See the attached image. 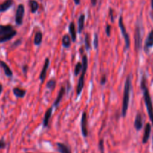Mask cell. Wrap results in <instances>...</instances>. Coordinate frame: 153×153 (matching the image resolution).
<instances>
[{
  "mask_svg": "<svg viewBox=\"0 0 153 153\" xmlns=\"http://www.w3.org/2000/svg\"><path fill=\"white\" fill-rule=\"evenodd\" d=\"M140 88H141V90L143 91V100H144V103L146 105L148 115H149V119H150L151 122H152L153 125V104L149 89H148L147 85H146V78L145 76H143L142 77Z\"/></svg>",
  "mask_w": 153,
  "mask_h": 153,
  "instance_id": "1",
  "label": "cell"
},
{
  "mask_svg": "<svg viewBox=\"0 0 153 153\" xmlns=\"http://www.w3.org/2000/svg\"><path fill=\"white\" fill-rule=\"evenodd\" d=\"M131 74H129L126 78V80L125 82V86H124V93H123V105H122V117H125L126 116L127 111L128 108V105H129L130 100V94H131Z\"/></svg>",
  "mask_w": 153,
  "mask_h": 153,
  "instance_id": "2",
  "label": "cell"
},
{
  "mask_svg": "<svg viewBox=\"0 0 153 153\" xmlns=\"http://www.w3.org/2000/svg\"><path fill=\"white\" fill-rule=\"evenodd\" d=\"M16 34L13 26L10 25H0V43H4L13 38Z\"/></svg>",
  "mask_w": 153,
  "mask_h": 153,
  "instance_id": "3",
  "label": "cell"
},
{
  "mask_svg": "<svg viewBox=\"0 0 153 153\" xmlns=\"http://www.w3.org/2000/svg\"><path fill=\"white\" fill-rule=\"evenodd\" d=\"M82 75H81L80 78L79 79L77 85V88H76V95L79 97L82 92V90L84 88V85H85V76L86 74L87 70H88V57L87 55H84L83 58H82Z\"/></svg>",
  "mask_w": 153,
  "mask_h": 153,
  "instance_id": "4",
  "label": "cell"
},
{
  "mask_svg": "<svg viewBox=\"0 0 153 153\" xmlns=\"http://www.w3.org/2000/svg\"><path fill=\"white\" fill-rule=\"evenodd\" d=\"M119 27L121 30L123 36L124 40H125V49H128L130 47V37L128 34L127 33L125 25H124L123 20V17L120 16L119 19Z\"/></svg>",
  "mask_w": 153,
  "mask_h": 153,
  "instance_id": "5",
  "label": "cell"
},
{
  "mask_svg": "<svg viewBox=\"0 0 153 153\" xmlns=\"http://www.w3.org/2000/svg\"><path fill=\"white\" fill-rule=\"evenodd\" d=\"M134 43H135V49L137 52L140 50L142 46V34L141 28L137 25L135 28V35H134Z\"/></svg>",
  "mask_w": 153,
  "mask_h": 153,
  "instance_id": "6",
  "label": "cell"
},
{
  "mask_svg": "<svg viewBox=\"0 0 153 153\" xmlns=\"http://www.w3.org/2000/svg\"><path fill=\"white\" fill-rule=\"evenodd\" d=\"M24 13H25V7L23 4H19L16 9V14H15V22L16 25H21L22 24Z\"/></svg>",
  "mask_w": 153,
  "mask_h": 153,
  "instance_id": "7",
  "label": "cell"
},
{
  "mask_svg": "<svg viewBox=\"0 0 153 153\" xmlns=\"http://www.w3.org/2000/svg\"><path fill=\"white\" fill-rule=\"evenodd\" d=\"M81 129H82V135L85 137H88V115H87L86 112H84V113L82 114V120H81Z\"/></svg>",
  "mask_w": 153,
  "mask_h": 153,
  "instance_id": "8",
  "label": "cell"
},
{
  "mask_svg": "<svg viewBox=\"0 0 153 153\" xmlns=\"http://www.w3.org/2000/svg\"><path fill=\"white\" fill-rule=\"evenodd\" d=\"M153 47V29L151 30L150 32L148 34L147 37L144 43V51L146 53H149V50Z\"/></svg>",
  "mask_w": 153,
  "mask_h": 153,
  "instance_id": "9",
  "label": "cell"
},
{
  "mask_svg": "<svg viewBox=\"0 0 153 153\" xmlns=\"http://www.w3.org/2000/svg\"><path fill=\"white\" fill-rule=\"evenodd\" d=\"M49 59L48 58H46V59H45V62H44V64H43V68H42L41 72H40V76H39V79H40V82H41L42 83L44 82L45 79H46V73H47V70L48 69H49Z\"/></svg>",
  "mask_w": 153,
  "mask_h": 153,
  "instance_id": "10",
  "label": "cell"
},
{
  "mask_svg": "<svg viewBox=\"0 0 153 153\" xmlns=\"http://www.w3.org/2000/svg\"><path fill=\"white\" fill-rule=\"evenodd\" d=\"M151 131H152V126H151V124L149 123H147L145 126V129H144V133H143V137L142 139V143L143 144L146 143L149 140V137H150L151 134Z\"/></svg>",
  "mask_w": 153,
  "mask_h": 153,
  "instance_id": "11",
  "label": "cell"
},
{
  "mask_svg": "<svg viewBox=\"0 0 153 153\" xmlns=\"http://www.w3.org/2000/svg\"><path fill=\"white\" fill-rule=\"evenodd\" d=\"M143 126V117H142L141 114L137 113L135 117V120H134V126L137 131H140L142 129Z\"/></svg>",
  "mask_w": 153,
  "mask_h": 153,
  "instance_id": "12",
  "label": "cell"
},
{
  "mask_svg": "<svg viewBox=\"0 0 153 153\" xmlns=\"http://www.w3.org/2000/svg\"><path fill=\"white\" fill-rule=\"evenodd\" d=\"M65 92H66V88H64V87H61L59 92H58V97H57V98L55 99V102H54L53 107L58 108V106H59L60 102H61V101L62 100L63 97H64V94H65Z\"/></svg>",
  "mask_w": 153,
  "mask_h": 153,
  "instance_id": "13",
  "label": "cell"
},
{
  "mask_svg": "<svg viewBox=\"0 0 153 153\" xmlns=\"http://www.w3.org/2000/svg\"><path fill=\"white\" fill-rule=\"evenodd\" d=\"M52 111H53V108L50 107L49 108H48L46 110V113H45L44 115V117H43V127H47L48 125H49V121L50 120L51 116H52Z\"/></svg>",
  "mask_w": 153,
  "mask_h": 153,
  "instance_id": "14",
  "label": "cell"
},
{
  "mask_svg": "<svg viewBox=\"0 0 153 153\" xmlns=\"http://www.w3.org/2000/svg\"><path fill=\"white\" fill-rule=\"evenodd\" d=\"M69 32L70 34V38L73 42L76 41V38H77V35H76V26H75L74 22H72L69 25Z\"/></svg>",
  "mask_w": 153,
  "mask_h": 153,
  "instance_id": "15",
  "label": "cell"
},
{
  "mask_svg": "<svg viewBox=\"0 0 153 153\" xmlns=\"http://www.w3.org/2000/svg\"><path fill=\"white\" fill-rule=\"evenodd\" d=\"M57 149L60 153H72L71 149L68 146L63 143H57Z\"/></svg>",
  "mask_w": 153,
  "mask_h": 153,
  "instance_id": "16",
  "label": "cell"
},
{
  "mask_svg": "<svg viewBox=\"0 0 153 153\" xmlns=\"http://www.w3.org/2000/svg\"><path fill=\"white\" fill-rule=\"evenodd\" d=\"M0 66H1V68L3 69V70H4V74H5V76H7V77H12L13 73H12L10 67H8V65H7L4 61H0Z\"/></svg>",
  "mask_w": 153,
  "mask_h": 153,
  "instance_id": "17",
  "label": "cell"
},
{
  "mask_svg": "<svg viewBox=\"0 0 153 153\" xmlns=\"http://www.w3.org/2000/svg\"><path fill=\"white\" fill-rule=\"evenodd\" d=\"M13 93L16 98H23L26 94V91L19 88H14L13 89Z\"/></svg>",
  "mask_w": 153,
  "mask_h": 153,
  "instance_id": "18",
  "label": "cell"
},
{
  "mask_svg": "<svg viewBox=\"0 0 153 153\" xmlns=\"http://www.w3.org/2000/svg\"><path fill=\"white\" fill-rule=\"evenodd\" d=\"M85 14H82L79 18V21H78V32L80 34L82 32L84 29V26H85Z\"/></svg>",
  "mask_w": 153,
  "mask_h": 153,
  "instance_id": "19",
  "label": "cell"
},
{
  "mask_svg": "<svg viewBox=\"0 0 153 153\" xmlns=\"http://www.w3.org/2000/svg\"><path fill=\"white\" fill-rule=\"evenodd\" d=\"M42 40H43V34H42L41 31H37L35 33V35H34V45H36V46H40L42 43Z\"/></svg>",
  "mask_w": 153,
  "mask_h": 153,
  "instance_id": "20",
  "label": "cell"
},
{
  "mask_svg": "<svg viewBox=\"0 0 153 153\" xmlns=\"http://www.w3.org/2000/svg\"><path fill=\"white\" fill-rule=\"evenodd\" d=\"M13 0H6L1 4V12H4L8 10L13 4Z\"/></svg>",
  "mask_w": 153,
  "mask_h": 153,
  "instance_id": "21",
  "label": "cell"
},
{
  "mask_svg": "<svg viewBox=\"0 0 153 153\" xmlns=\"http://www.w3.org/2000/svg\"><path fill=\"white\" fill-rule=\"evenodd\" d=\"M71 38L69 34H65L62 38V46L65 48H69L71 45Z\"/></svg>",
  "mask_w": 153,
  "mask_h": 153,
  "instance_id": "22",
  "label": "cell"
},
{
  "mask_svg": "<svg viewBox=\"0 0 153 153\" xmlns=\"http://www.w3.org/2000/svg\"><path fill=\"white\" fill-rule=\"evenodd\" d=\"M30 7H31V13H35L39 8V4L37 1L35 0H29Z\"/></svg>",
  "mask_w": 153,
  "mask_h": 153,
  "instance_id": "23",
  "label": "cell"
},
{
  "mask_svg": "<svg viewBox=\"0 0 153 153\" xmlns=\"http://www.w3.org/2000/svg\"><path fill=\"white\" fill-rule=\"evenodd\" d=\"M55 87H56V82H55V79H51V80H49L46 83V88L47 89H49V91H53L55 88Z\"/></svg>",
  "mask_w": 153,
  "mask_h": 153,
  "instance_id": "24",
  "label": "cell"
},
{
  "mask_svg": "<svg viewBox=\"0 0 153 153\" xmlns=\"http://www.w3.org/2000/svg\"><path fill=\"white\" fill-rule=\"evenodd\" d=\"M85 49L87 51L91 49V41H90V36L89 34H85Z\"/></svg>",
  "mask_w": 153,
  "mask_h": 153,
  "instance_id": "25",
  "label": "cell"
},
{
  "mask_svg": "<svg viewBox=\"0 0 153 153\" xmlns=\"http://www.w3.org/2000/svg\"><path fill=\"white\" fill-rule=\"evenodd\" d=\"M82 64H81L80 62L77 63V64L76 65V67H75V70H74L75 76H79V74L80 73V72L82 71Z\"/></svg>",
  "mask_w": 153,
  "mask_h": 153,
  "instance_id": "26",
  "label": "cell"
},
{
  "mask_svg": "<svg viewBox=\"0 0 153 153\" xmlns=\"http://www.w3.org/2000/svg\"><path fill=\"white\" fill-rule=\"evenodd\" d=\"M99 149L101 153H104V140L102 139H100L99 141Z\"/></svg>",
  "mask_w": 153,
  "mask_h": 153,
  "instance_id": "27",
  "label": "cell"
},
{
  "mask_svg": "<svg viewBox=\"0 0 153 153\" xmlns=\"http://www.w3.org/2000/svg\"><path fill=\"white\" fill-rule=\"evenodd\" d=\"M94 45V48H95L96 49H97V48H98V46H99V37H98V34H95Z\"/></svg>",
  "mask_w": 153,
  "mask_h": 153,
  "instance_id": "28",
  "label": "cell"
},
{
  "mask_svg": "<svg viewBox=\"0 0 153 153\" xmlns=\"http://www.w3.org/2000/svg\"><path fill=\"white\" fill-rule=\"evenodd\" d=\"M111 27L110 25H106L105 32H106V35H107L108 37H110L111 36Z\"/></svg>",
  "mask_w": 153,
  "mask_h": 153,
  "instance_id": "29",
  "label": "cell"
},
{
  "mask_svg": "<svg viewBox=\"0 0 153 153\" xmlns=\"http://www.w3.org/2000/svg\"><path fill=\"white\" fill-rule=\"evenodd\" d=\"M106 81H107V77H106L105 75H104V76L101 78V79H100V84H101L102 85H104L106 83Z\"/></svg>",
  "mask_w": 153,
  "mask_h": 153,
  "instance_id": "30",
  "label": "cell"
},
{
  "mask_svg": "<svg viewBox=\"0 0 153 153\" xmlns=\"http://www.w3.org/2000/svg\"><path fill=\"white\" fill-rule=\"evenodd\" d=\"M5 146H6L5 141H4L3 139H1V140H0V149H4V148H5Z\"/></svg>",
  "mask_w": 153,
  "mask_h": 153,
  "instance_id": "31",
  "label": "cell"
},
{
  "mask_svg": "<svg viewBox=\"0 0 153 153\" xmlns=\"http://www.w3.org/2000/svg\"><path fill=\"white\" fill-rule=\"evenodd\" d=\"M21 43H22V41H21V39L17 40L16 42H14V43H13V44L12 45V47H16V46H18L19 45H20Z\"/></svg>",
  "mask_w": 153,
  "mask_h": 153,
  "instance_id": "32",
  "label": "cell"
},
{
  "mask_svg": "<svg viewBox=\"0 0 153 153\" xmlns=\"http://www.w3.org/2000/svg\"><path fill=\"white\" fill-rule=\"evenodd\" d=\"M110 16H111V21L114 22V16H113V10L111 9H110Z\"/></svg>",
  "mask_w": 153,
  "mask_h": 153,
  "instance_id": "33",
  "label": "cell"
},
{
  "mask_svg": "<svg viewBox=\"0 0 153 153\" xmlns=\"http://www.w3.org/2000/svg\"><path fill=\"white\" fill-rule=\"evenodd\" d=\"M28 67H27L26 65L23 66V67H22V70H23V72L25 73H26V72H27V70H28Z\"/></svg>",
  "mask_w": 153,
  "mask_h": 153,
  "instance_id": "34",
  "label": "cell"
},
{
  "mask_svg": "<svg viewBox=\"0 0 153 153\" xmlns=\"http://www.w3.org/2000/svg\"><path fill=\"white\" fill-rule=\"evenodd\" d=\"M91 4H92L93 6H95L97 4V0H91Z\"/></svg>",
  "mask_w": 153,
  "mask_h": 153,
  "instance_id": "35",
  "label": "cell"
},
{
  "mask_svg": "<svg viewBox=\"0 0 153 153\" xmlns=\"http://www.w3.org/2000/svg\"><path fill=\"white\" fill-rule=\"evenodd\" d=\"M2 91H3V86H2V85H1V84L0 83V95H1V92H2Z\"/></svg>",
  "mask_w": 153,
  "mask_h": 153,
  "instance_id": "36",
  "label": "cell"
},
{
  "mask_svg": "<svg viewBox=\"0 0 153 153\" xmlns=\"http://www.w3.org/2000/svg\"><path fill=\"white\" fill-rule=\"evenodd\" d=\"M74 2L76 4H79L81 2V0H74Z\"/></svg>",
  "mask_w": 153,
  "mask_h": 153,
  "instance_id": "37",
  "label": "cell"
},
{
  "mask_svg": "<svg viewBox=\"0 0 153 153\" xmlns=\"http://www.w3.org/2000/svg\"><path fill=\"white\" fill-rule=\"evenodd\" d=\"M151 7L153 10V0H151Z\"/></svg>",
  "mask_w": 153,
  "mask_h": 153,
  "instance_id": "38",
  "label": "cell"
}]
</instances>
